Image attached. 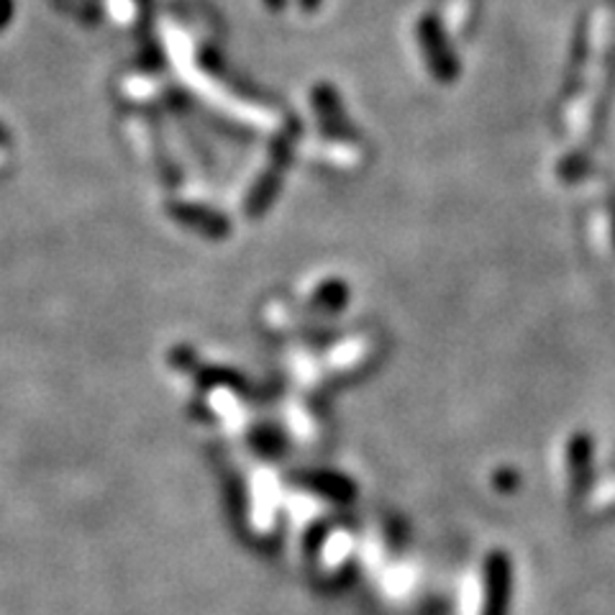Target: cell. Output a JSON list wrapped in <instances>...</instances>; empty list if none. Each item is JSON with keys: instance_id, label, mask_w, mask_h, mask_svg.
Instances as JSON below:
<instances>
[{"instance_id": "cell-1", "label": "cell", "mask_w": 615, "mask_h": 615, "mask_svg": "<svg viewBox=\"0 0 615 615\" xmlns=\"http://www.w3.org/2000/svg\"><path fill=\"white\" fill-rule=\"evenodd\" d=\"M505 605H508L505 566L496 562L490 566V590H488V603H484L482 615H505Z\"/></svg>"}, {"instance_id": "cell-2", "label": "cell", "mask_w": 615, "mask_h": 615, "mask_svg": "<svg viewBox=\"0 0 615 615\" xmlns=\"http://www.w3.org/2000/svg\"><path fill=\"white\" fill-rule=\"evenodd\" d=\"M3 142H6V132H3V128H0V147H3Z\"/></svg>"}]
</instances>
